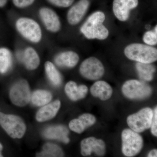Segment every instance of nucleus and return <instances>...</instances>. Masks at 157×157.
<instances>
[{
	"instance_id": "1",
	"label": "nucleus",
	"mask_w": 157,
	"mask_h": 157,
	"mask_svg": "<svg viewBox=\"0 0 157 157\" xmlns=\"http://www.w3.org/2000/svg\"><path fill=\"white\" fill-rule=\"evenodd\" d=\"M105 15L101 11L92 14L82 26L80 32L88 39L104 40L109 36V31L104 25Z\"/></svg>"
},
{
	"instance_id": "2",
	"label": "nucleus",
	"mask_w": 157,
	"mask_h": 157,
	"mask_svg": "<svg viewBox=\"0 0 157 157\" xmlns=\"http://www.w3.org/2000/svg\"><path fill=\"white\" fill-rule=\"evenodd\" d=\"M15 26L20 35L29 42L37 44L42 40V29L39 24L33 18L19 17L16 20Z\"/></svg>"
},
{
	"instance_id": "3",
	"label": "nucleus",
	"mask_w": 157,
	"mask_h": 157,
	"mask_svg": "<svg viewBox=\"0 0 157 157\" xmlns=\"http://www.w3.org/2000/svg\"><path fill=\"white\" fill-rule=\"evenodd\" d=\"M124 52L128 59L139 63H151L157 59L156 48L148 45L134 43L127 46Z\"/></svg>"
},
{
	"instance_id": "4",
	"label": "nucleus",
	"mask_w": 157,
	"mask_h": 157,
	"mask_svg": "<svg viewBox=\"0 0 157 157\" xmlns=\"http://www.w3.org/2000/svg\"><path fill=\"white\" fill-rule=\"evenodd\" d=\"M123 153L127 157L135 156L141 151L143 145L142 137L132 129L124 130L122 133Z\"/></svg>"
},
{
	"instance_id": "5",
	"label": "nucleus",
	"mask_w": 157,
	"mask_h": 157,
	"mask_svg": "<svg viewBox=\"0 0 157 157\" xmlns=\"http://www.w3.org/2000/svg\"><path fill=\"white\" fill-rule=\"evenodd\" d=\"M0 125L13 138H21L25 135L26 126L21 118L0 112Z\"/></svg>"
},
{
	"instance_id": "6",
	"label": "nucleus",
	"mask_w": 157,
	"mask_h": 157,
	"mask_svg": "<svg viewBox=\"0 0 157 157\" xmlns=\"http://www.w3.org/2000/svg\"><path fill=\"white\" fill-rule=\"evenodd\" d=\"M124 95L133 100L146 99L151 95V88L145 82L135 80H128L122 88Z\"/></svg>"
},
{
	"instance_id": "7",
	"label": "nucleus",
	"mask_w": 157,
	"mask_h": 157,
	"mask_svg": "<svg viewBox=\"0 0 157 157\" xmlns=\"http://www.w3.org/2000/svg\"><path fill=\"white\" fill-rule=\"evenodd\" d=\"M153 117V111L149 107L143 108L137 113L129 116L127 123L130 128L140 133L150 128Z\"/></svg>"
},
{
	"instance_id": "8",
	"label": "nucleus",
	"mask_w": 157,
	"mask_h": 157,
	"mask_svg": "<svg viewBox=\"0 0 157 157\" xmlns=\"http://www.w3.org/2000/svg\"><path fill=\"white\" fill-rule=\"evenodd\" d=\"M11 102L16 106L24 107L31 99V93L27 82L21 79L14 83L10 92Z\"/></svg>"
},
{
	"instance_id": "9",
	"label": "nucleus",
	"mask_w": 157,
	"mask_h": 157,
	"mask_svg": "<svg viewBox=\"0 0 157 157\" xmlns=\"http://www.w3.org/2000/svg\"><path fill=\"white\" fill-rule=\"evenodd\" d=\"M82 76L91 80H98L101 78L104 73L103 64L96 58L90 57L82 63L79 68Z\"/></svg>"
},
{
	"instance_id": "10",
	"label": "nucleus",
	"mask_w": 157,
	"mask_h": 157,
	"mask_svg": "<svg viewBox=\"0 0 157 157\" xmlns=\"http://www.w3.org/2000/svg\"><path fill=\"white\" fill-rule=\"evenodd\" d=\"M39 15L44 26L48 32L56 33L60 30V20L56 12L52 9L42 7L39 10Z\"/></svg>"
},
{
	"instance_id": "11",
	"label": "nucleus",
	"mask_w": 157,
	"mask_h": 157,
	"mask_svg": "<svg viewBox=\"0 0 157 157\" xmlns=\"http://www.w3.org/2000/svg\"><path fill=\"white\" fill-rule=\"evenodd\" d=\"M106 152V145L103 140L90 137L83 139L81 142V154L87 156L94 153L99 156H103Z\"/></svg>"
},
{
	"instance_id": "12",
	"label": "nucleus",
	"mask_w": 157,
	"mask_h": 157,
	"mask_svg": "<svg viewBox=\"0 0 157 157\" xmlns=\"http://www.w3.org/2000/svg\"><path fill=\"white\" fill-rule=\"evenodd\" d=\"M138 5V0H114L113 13L119 20L126 21L128 19L131 10L135 9Z\"/></svg>"
},
{
	"instance_id": "13",
	"label": "nucleus",
	"mask_w": 157,
	"mask_h": 157,
	"mask_svg": "<svg viewBox=\"0 0 157 157\" xmlns=\"http://www.w3.org/2000/svg\"><path fill=\"white\" fill-rule=\"evenodd\" d=\"M89 6L88 0H79L71 7L67 14V19L70 25H76L81 21Z\"/></svg>"
},
{
	"instance_id": "14",
	"label": "nucleus",
	"mask_w": 157,
	"mask_h": 157,
	"mask_svg": "<svg viewBox=\"0 0 157 157\" xmlns=\"http://www.w3.org/2000/svg\"><path fill=\"white\" fill-rule=\"evenodd\" d=\"M96 122L95 117L90 113H84L78 119L70 122L69 128L73 132L81 134L86 129L92 126Z\"/></svg>"
},
{
	"instance_id": "15",
	"label": "nucleus",
	"mask_w": 157,
	"mask_h": 157,
	"mask_svg": "<svg viewBox=\"0 0 157 157\" xmlns=\"http://www.w3.org/2000/svg\"><path fill=\"white\" fill-rule=\"evenodd\" d=\"M18 58L22 61L28 70H36L40 64V58L36 49L32 47L25 48L22 53L18 54Z\"/></svg>"
},
{
	"instance_id": "16",
	"label": "nucleus",
	"mask_w": 157,
	"mask_h": 157,
	"mask_svg": "<svg viewBox=\"0 0 157 157\" xmlns=\"http://www.w3.org/2000/svg\"><path fill=\"white\" fill-rule=\"evenodd\" d=\"M60 106V102L58 100L44 105L37 113L36 115L37 121L44 122L53 118L58 112Z\"/></svg>"
},
{
	"instance_id": "17",
	"label": "nucleus",
	"mask_w": 157,
	"mask_h": 157,
	"mask_svg": "<svg viewBox=\"0 0 157 157\" xmlns=\"http://www.w3.org/2000/svg\"><path fill=\"white\" fill-rule=\"evenodd\" d=\"M79 57L77 53L72 51L63 52L58 54L55 58L56 65L62 67L71 68L78 63Z\"/></svg>"
},
{
	"instance_id": "18",
	"label": "nucleus",
	"mask_w": 157,
	"mask_h": 157,
	"mask_svg": "<svg viewBox=\"0 0 157 157\" xmlns=\"http://www.w3.org/2000/svg\"><path fill=\"white\" fill-rule=\"evenodd\" d=\"M68 135L69 130L63 125L49 127L43 132V135L46 138L56 139L65 144H67L70 141Z\"/></svg>"
},
{
	"instance_id": "19",
	"label": "nucleus",
	"mask_w": 157,
	"mask_h": 157,
	"mask_svg": "<svg viewBox=\"0 0 157 157\" xmlns=\"http://www.w3.org/2000/svg\"><path fill=\"white\" fill-rule=\"evenodd\" d=\"M90 92L94 97L100 98L101 101H107L111 98L113 89L106 82L99 81L96 82L92 86Z\"/></svg>"
},
{
	"instance_id": "20",
	"label": "nucleus",
	"mask_w": 157,
	"mask_h": 157,
	"mask_svg": "<svg viewBox=\"0 0 157 157\" xmlns=\"http://www.w3.org/2000/svg\"><path fill=\"white\" fill-rule=\"evenodd\" d=\"M65 90L70 100L76 101L83 99L86 96L88 91V89L86 86L84 85L78 86L76 82L70 81L66 84Z\"/></svg>"
},
{
	"instance_id": "21",
	"label": "nucleus",
	"mask_w": 157,
	"mask_h": 157,
	"mask_svg": "<svg viewBox=\"0 0 157 157\" xmlns=\"http://www.w3.org/2000/svg\"><path fill=\"white\" fill-rule=\"evenodd\" d=\"M12 56L11 50L6 47H0V73L6 74L12 65Z\"/></svg>"
},
{
	"instance_id": "22",
	"label": "nucleus",
	"mask_w": 157,
	"mask_h": 157,
	"mask_svg": "<svg viewBox=\"0 0 157 157\" xmlns=\"http://www.w3.org/2000/svg\"><path fill=\"white\" fill-rule=\"evenodd\" d=\"M136 69L139 77L142 80L150 81L153 78V74L155 69L153 65L150 63L137 62L136 65Z\"/></svg>"
},
{
	"instance_id": "23",
	"label": "nucleus",
	"mask_w": 157,
	"mask_h": 157,
	"mask_svg": "<svg viewBox=\"0 0 157 157\" xmlns=\"http://www.w3.org/2000/svg\"><path fill=\"white\" fill-rule=\"evenodd\" d=\"M45 69L46 75L51 82L56 86L60 85L62 81L61 75L55 65L50 61L46 62Z\"/></svg>"
},
{
	"instance_id": "24",
	"label": "nucleus",
	"mask_w": 157,
	"mask_h": 157,
	"mask_svg": "<svg viewBox=\"0 0 157 157\" xmlns=\"http://www.w3.org/2000/svg\"><path fill=\"white\" fill-rule=\"evenodd\" d=\"M52 98L51 94L47 91L39 90L35 91L31 97L32 103L37 106H43L48 104Z\"/></svg>"
},
{
	"instance_id": "25",
	"label": "nucleus",
	"mask_w": 157,
	"mask_h": 157,
	"mask_svg": "<svg viewBox=\"0 0 157 157\" xmlns=\"http://www.w3.org/2000/svg\"><path fill=\"white\" fill-rule=\"evenodd\" d=\"M63 153L59 147L52 143H47L43 147L42 151L37 155L39 157H63Z\"/></svg>"
},
{
	"instance_id": "26",
	"label": "nucleus",
	"mask_w": 157,
	"mask_h": 157,
	"mask_svg": "<svg viewBox=\"0 0 157 157\" xmlns=\"http://www.w3.org/2000/svg\"><path fill=\"white\" fill-rule=\"evenodd\" d=\"M157 26L154 31H148L144 34L143 37L144 42L147 45H154L157 43Z\"/></svg>"
},
{
	"instance_id": "27",
	"label": "nucleus",
	"mask_w": 157,
	"mask_h": 157,
	"mask_svg": "<svg viewBox=\"0 0 157 157\" xmlns=\"http://www.w3.org/2000/svg\"><path fill=\"white\" fill-rule=\"evenodd\" d=\"M54 6L61 8H67L73 4L74 0H47Z\"/></svg>"
},
{
	"instance_id": "28",
	"label": "nucleus",
	"mask_w": 157,
	"mask_h": 157,
	"mask_svg": "<svg viewBox=\"0 0 157 157\" xmlns=\"http://www.w3.org/2000/svg\"><path fill=\"white\" fill-rule=\"evenodd\" d=\"M36 0H12L13 4L18 9H24L33 4Z\"/></svg>"
},
{
	"instance_id": "29",
	"label": "nucleus",
	"mask_w": 157,
	"mask_h": 157,
	"mask_svg": "<svg viewBox=\"0 0 157 157\" xmlns=\"http://www.w3.org/2000/svg\"><path fill=\"white\" fill-rule=\"evenodd\" d=\"M155 107L153 112V117L150 128L152 134L155 136H157V109Z\"/></svg>"
},
{
	"instance_id": "30",
	"label": "nucleus",
	"mask_w": 157,
	"mask_h": 157,
	"mask_svg": "<svg viewBox=\"0 0 157 157\" xmlns=\"http://www.w3.org/2000/svg\"><path fill=\"white\" fill-rule=\"evenodd\" d=\"M147 157H157V151L156 149H153L149 153Z\"/></svg>"
},
{
	"instance_id": "31",
	"label": "nucleus",
	"mask_w": 157,
	"mask_h": 157,
	"mask_svg": "<svg viewBox=\"0 0 157 157\" xmlns=\"http://www.w3.org/2000/svg\"><path fill=\"white\" fill-rule=\"evenodd\" d=\"M8 0H0V8H3L7 5Z\"/></svg>"
},
{
	"instance_id": "32",
	"label": "nucleus",
	"mask_w": 157,
	"mask_h": 157,
	"mask_svg": "<svg viewBox=\"0 0 157 157\" xmlns=\"http://www.w3.org/2000/svg\"><path fill=\"white\" fill-rule=\"evenodd\" d=\"M3 147L2 144H0V157H2V150Z\"/></svg>"
}]
</instances>
